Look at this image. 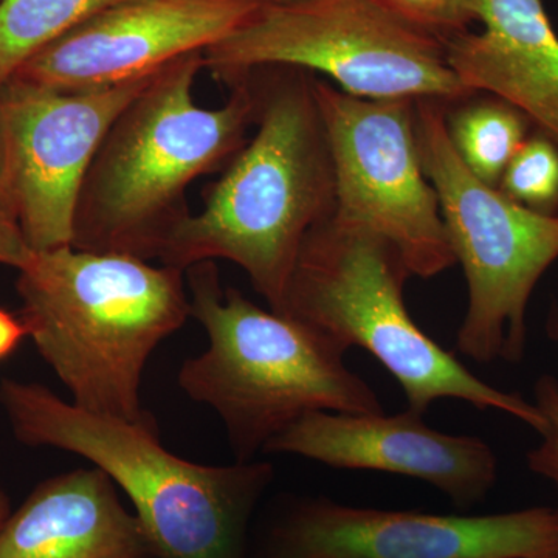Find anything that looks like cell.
Instances as JSON below:
<instances>
[{
    "instance_id": "52a82bcc",
    "label": "cell",
    "mask_w": 558,
    "mask_h": 558,
    "mask_svg": "<svg viewBox=\"0 0 558 558\" xmlns=\"http://www.w3.org/2000/svg\"><path fill=\"white\" fill-rule=\"evenodd\" d=\"M204 70L231 86L259 69L323 73L340 90L371 100L454 102L468 89L447 61L446 43L376 0H296L259 5L204 51Z\"/></svg>"
},
{
    "instance_id": "6da1fadb",
    "label": "cell",
    "mask_w": 558,
    "mask_h": 558,
    "mask_svg": "<svg viewBox=\"0 0 558 558\" xmlns=\"http://www.w3.org/2000/svg\"><path fill=\"white\" fill-rule=\"evenodd\" d=\"M252 73L259 90L258 130L204 191V208L172 231L159 260L183 271L202 260L238 264L281 314L304 242L332 218L336 178L314 73Z\"/></svg>"
},
{
    "instance_id": "44dd1931",
    "label": "cell",
    "mask_w": 558,
    "mask_h": 558,
    "mask_svg": "<svg viewBox=\"0 0 558 558\" xmlns=\"http://www.w3.org/2000/svg\"><path fill=\"white\" fill-rule=\"evenodd\" d=\"M33 250L25 241L20 223L5 208L0 207V264L21 270L32 259Z\"/></svg>"
},
{
    "instance_id": "d6986e66",
    "label": "cell",
    "mask_w": 558,
    "mask_h": 558,
    "mask_svg": "<svg viewBox=\"0 0 558 558\" xmlns=\"http://www.w3.org/2000/svg\"><path fill=\"white\" fill-rule=\"evenodd\" d=\"M418 31L447 43L480 22L481 0H376Z\"/></svg>"
},
{
    "instance_id": "cb8c5ba5",
    "label": "cell",
    "mask_w": 558,
    "mask_h": 558,
    "mask_svg": "<svg viewBox=\"0 0 558 558\" xmlns=\"http://www.w3.org/2000/svg\"><path fill=\"white\" fill-rule=\"evenodd\" d=\"M546 332H548L549 339L556 343L558 349V306L553 307V311H550L548 322H546Z\"/></svg>"
},
{
    "instance_id": "4fadbf2b",
    "label": "cell",
    "mask_w": 558,
    "mask_h": 558,
    "mask_svg": "<svg viewBox=\"0 0 558 558\" xmlns=\"http://www.w3.org/2000/svg\"><path fill=\"white\" fill-rule=\"evenodd\" d=\"M263 454H295L339 470H373L438 488L459 512L486 501L497 486L498 458L480 436L429 427L424 414L317 411L293 422Z\"/></svg>"
},
{
    "instance_id": "3957f363",
    "label": "cell",
    "mask_w": 558,
    "mask_h": 558,
    "mask_svg": "<svg viewBox=\"0 0 558 558\" xmlns=\"http://www.w3.org/2000/svg\"><path fill=\"white\" fill-rule=\"evenodd\" d=\"M16 290L40 357L92 413L140 421L143 371L191 317L185 271L123 253H33Z\"/></svg>"
},
{
    "instance_id": "5b68a950",
    "label": "cell",
    "mask_w": 558,
    "mask_h": 558,
    "mask_svg": "<svg viewBox=\"0 0 558 558\" xmlns=\"http://www.w3.org/2000/svg\"><path fill=\"white\" fill-rule=\"evenodd\" d=\"M185 278L191 317L204 326L208 347L180 366L179 387L215 410L236 462L255 461L310 413H385L374 388L348 368L343 349L300 319L223 288L216 260L194 264Z\"/></svg>"
},
{
    "instance_id": "ffe728a7",
    "label": "cell",
    "mask_w": 558,
    "mask_h": 558,
    "mask_svg": "<svg viewBox=\"0 0 558 558\" xmlns=\"http://www.w3.org/2000/svg\"><path fill=\"white\" fill-rule=\"evenodd\" d=\"M545 417L539 442L527 451V468L558 488V380L550 374L539 376L534 385V400Z\"/></svg>"
},
{
    "instance_id": "d4e9b609",
    "label": "cell",
    "mask_w": 558,
    "mask_h": 558,
    "mask_svg": "<svg viewBox=\"0 0 558 558\" xmlns=\"http://www.w3.org/2000/svg\"><path fill=\"white\" fill-rule=\"evenodd\" d=\"M11 513L10 498L7 497L5 492L0 490V529H2L5 521L9 520Z\"/></svg>"
},
{
    "instance_id": "30bf717a",
    "label": "cell",
    "mask_w": 558,
    "mask_h": 558,
    "mask_svg": "<svg viewBox=\"0 0 558 558\" xmlns=\"http://www.w3.org/2000/svg\"><path fill=\"white\" fill-rule=\"evenodd\" d=\"M248 558H558V508L472 515L286 497Z\"/></svg>"
},
{
    "instance_id": "9a60e30c",
    "label": "cell",
    "mask_w": 558,
    "mask_h": 558,
    "mask_svg": "<svg viewBox=\"0 0 558 558\" xmlns=\"http://www.w3.org/2000/svg\"><path fill=\"white\" fill-rule=\"evenodd\" d=\"M0 558H156L98 468L44 481L0 529Z\"/></svg>"
},
{
    "instance_id": "603a6c76",
    "label": "cell",
    "mask_w": 558,
    "mask_h": 558,
    "mask_svg": "<svg viewBox=\"0 0 558 558\" xmlns=\"http://www.w3.org/2000/svg\"><path fill=\"white\" fill-rule=\"evenodd\" d=\"M0 207H5V140H3L2 121H0ZM9 211V209H7Z\"/></svg>"
},
{
    "instance_id": "ba28073f",
    "label": "cell",
    "mask_w": 558,
    "mask_h": 558,
    "mask_svg": "<svg viewBox=\"0 0 558 558\" xmlns=\"http://www.w3.org/2000/svg\"><path fill=\"white\" fill-rule=\"evenodd\" d=\"M447 105L416 100V138L468 282L454 352L480 365L520 363L527 348L529 300L558 259V215L531 211L476 179L451 145Z\"/></svg>"
},
{
    "instance_id": "5bb4252c",
    "label": "cell",
    "mask_w": 558,
    "mask_h": 558,
    "mask_svg": "<svg viewBox=\"0 0 558 558\" xmlns=\"http://www.w3.org/2000/svg\"><path fill=\"white\" fill-rule=\"evenodd\" d=\"M483 32L447 40V61L468 89L523 112L558 148V36L542 0H481Z\"/></svg>"
},
{
    "instance_id": "7402d4cb",
    "label": "cell",
    "mask_w": 558,
    "mask_h": 558,
    "mask_svg": "<svg viewBox=\"0 0 558 558\" xmlns=\"http://www.w3.org/2000/svg\"><path fill=\"white\" fill-rule=\"evenodd\" d=\"M25 337L28 333L22 319L0 310V360L9 357Z\"/></svg>"
},
{
    "instance_id": "8fae6325",
    "label": "cell",
    "mask_w": 558,
    "mask_h": 558,
    "mask_svg": "<svg viewBox=\"0 0 558 558\" xmlns=\"http://www.w3.org/2000/svg\"><path fill=\"white\" fill-rule=\"evenodd\" d=\"M156 73L84 92L43 89L14 80L0 87L5 207L33 252L72 245L92 160L121 110Z\"/></svg>"
},
{
    "instance_id": "9c48e42d",
    "label": "cell",
    "mask_w": 558,
    "mask_h": 558,
    "mask_svg": "<svg viewBox=\"0 0 558 558\" xmlns=\"http://www.w3.org/2000/svg\"><path fill=\"white\" fill-rule=\"evenodd\" d=\"M333 178V222L388 241L411 277L433 278L457 264L439 199L418 154L416 100H371L314 75Z\"/></svg>"
},
{
    "instance_id": "ac0fdd59",
    "label": "cell",
    "mask_w": 558,
    "mask_h": 558,
    "mask_svg": "<svg viewBox=\"0 0 558 558\" xmlns=\"http://www.w3.org/2000/svg\"><path fill=\"white\" fill-rule=\"evenodd\" d=\"M498 190L531 211L558 215L557 146L545 135L532 131L510 160Z\"/></svg>"
},
{
    "instance_id": "2e32d148",
    "label": "cell",
    "mask_w": 558,
    "mask_h": 558,
    "mask_svg": "<svg viewBox=\"0 0 558 558\" xmlns=\"http://www.w3.org/2000/svg\"><path fill=\"white\" fill-rule=\"evenodd\" d=\"M446 126L462 163L476 179L494 189H498L510 160L534 130L519 109L481 92L449 102Z\"/></svg>"
},
{
    "instance_id": "484cf974",
    "label": "cell",
    "mask_w": 558,
    "mask_h": 558,
    "mask_svg": "<svg viewBox=\"0 0 558 558\" xmlns=\"http://www.w3.org/2000/svg\"><path fill=\"white\" fill-rule=\"evenodd\" d=\"M250 2L258 3V5H279V3L296 2V0H250Z\"/></svg>"
},
{
    "instance_id": "8992f818",
    "label": "cell",
    "mask_w": 558,
    "mask_h": 558,
    "mask_svg": "<svg viewBox=\"0 0 558 558\" xmlns=\"http://www.w3.org/2000/svg\"><path fill=\"white\" fill-rule=\"evenodd\" d=\"M410 278L402 256L384 238L329 219L304 242L281 314L344 352L368 351L398 381L411 411L425 414L438 400H464L519 418L539 435L545 417L534 402L481 380L418 328L403 299Z\"/></svg>"
},
{
    "instance_id": "7c38bea8",
    "label": "cell",
    "mask_w": 558,
    "mask_h": 558,
    "mask_svg": "<svg viewBox=\"0 0 558 558\" xmlns=\"http://www.w3.org/2000/svg\"><path fill=\"white\" fill-rule=\"evenodd\" d=\"M258 7L250 0H120L40 50L11 80L57 92L119 86L204 53Z\"/></svg>"
},
{
    "instance_id": "e0dca14e",
    "label": "cell",
    "mask_w": 558,
    "mask_h": 558,
    "mask_svg": "<svg viewBox=\"0 0 558 558\" xmlns=\"http://www.w3.org/2000/svg\"><path fill=\"white\" fill-rule=\"evenodd\" d=\"M120 0H0V87L22 64Z\"/></svg>"
},
{
    "instance_id": "7a4b0ae2",
    "label": "cell",
    "mask_w": 558,
    "mask_h": 558,
    "mask_svg": "<svg viewBox=\"0 0 558 558\" xmlns=\"http://www.w3.org/2000/svg\"><path fill=\"white\" fill-rule=\"evenodd\" d=\"M202 54L159 70L113 121L81 189L73 248L159 259L191 215V183L222 170L248 142L259 112L255 76L231 84L220 108H202L193 95Z\"/></svg>"
},
{
    "instance_id": "277c9868",
    "label": "cell",
    "mask_w": 558,
    "mask_h": 558,
    "mask_svg": "<svg viewBox=\"0 0 558 558\" xmlns=\"http://www.w3.org/2000/svg\"><path fill=\"white\" fill-rule=\"evenodd\" d=\"M0 405L25 446L70 451L126 494L156 558H248L267 461L202 465L171 453L156 421L92 413L33 381H0Z\"/></svg>"
}]
</instances>
